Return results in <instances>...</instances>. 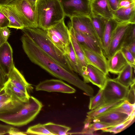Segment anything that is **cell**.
<instances>
[{"label": "cell", "mask_w": 135, "mask_h": 135, "mask_svg": "<svg viewBox=\"0 0 135 135\" xmlns=\"http://www.w3.org/2000/svg\"><path fill=\"white\" fill-rule=\"evenodd\" d=\"M21 40L23 49L30 60L52 76L72 84L89 94L92 87L81 80L74 72L60 65L45 52L28 37L23 34Z\"/></svg>", "instance_id": "6da1fadb"}, {"label": "cell", "mask_w": 135, "mask_h": 135, "mask_svg": "<svg viewBox=\"0 0 135 135\" xmlns=\"http://www.w3.org/2000/svg\"><path fill=\"white\" fill-rule=\"evenodd\" d=\"M38 47L62 67L74 72L66 55L54 44L47 32L38 28L24 27L21 30Z\"/></svg>", "instance_id": "7a4b0ae2"}, {"label": "cell", "mask_w": 135, "mask_h": 135, "mask_svg": "<svg viewBox=\"0 0 135 135\" xmlns=\"http://www.w3.org/2000/svg\"><path fill=\"white\" fill-rule=\"evenodd\" d=\"M36 9L38 28L45 31L65 17L59 0H38Z\"/></svg>", "instance_id": "3957f363"}, {"label": "cell", "mask_w": 135, "mask_h": 135, "mask_svg": "<svg viewBox=\"0 0 135 135\" xmlns=\"http://www.w3.org/2000/svg\"><path fill=\"white\" fill-rule=\"evenodd\" d=\"M42 107L40 101L35 98L30 96L28 101L16 112L0 114V121L14 126H24L34 119Z\"/></svg>", "instance_id": "277c9868"}, {"label": "cell", "mask_w": 135, "mask_h": 135, "mask_svg": "<svg viewBox=\"0 0 135 135\" xmlns=\"http://www.w3.org/2000/svg\"><path fill=\"white\" fill-rule=\"evenodd\" d=\"M7 6L17 16L24 27H38L35 7H32L26 0H15Z\"/></svg>", "instance_id": "5b68a950"}, {"label": "cell", "mask_w": 135, "mask_h": 135, "mask_svg": "<svg viewBox=\"0 0 135 135\" xmlns=\"http://www.w3.org/2000/svg\"><path fill=\"white\" fill-rule=\"evenodd\" d=\"M65 17L89 16L91 13L90 1L88 0H59Z\"/></svg>", "instance_id": "8992f818"}, {"label": "cell", "mask_w": 135, "mask_h": 135, "mask_svg": "<svg viewBox=\"0 0 135 135\" xmlns=\"http://www.w3.org/2000/svg\"><path fill=\"white\" fill-rule=\"evenodd\" d=\"M103 89L105 103H107L126 100L129 89V87L123 86L114 79L107 77Z\"/></svg>", "instance_id": "52a82bcc"}, {"label": "cell", "mask_w": 135, "mask_h": 135, "mask_svg": "<svg viewBox=\"0 0 135 135\" xmlns=\"http://www.w3.org/2000/svg\"><path fill=\"white\" fill-rule=\"evenodd\" d=\"M132 23H119L114 30L108 49L106 58L111 57L122 47L126 35Z\"/></svg>", "instance_id": "ba28073f"}, {"label": "cell", "mask_w": 135, "mask_h": 135, "mask_svg": "<svg viewBox=\"0 0 135 135\" xmlns=\"http://www.w3.org/2000/svg\"><path fill=\"white\" fill-rule=\"evenodd\" d=\"M70 19L68 25L74 31L94 37L100 42L89 16H75L70 18Z\"/></svg>", "instance_id": "9c48e42d"}, {"label": "cell", "mask_w": 135, "mask_h": 135, "mask_svg": "<svg viewBox=\"0 0 135 135\" xmlns=\"http://www.w3.org/2000/svg\"><path fill=\"white\" fill-rule=\"evenodd\" d=\"M37 91H44L48 92H59L72 94L75 93L74 88L61 80L51 79L40 82L35 87Z\"/></svg>", "instance_id": "30bf717a"}, {"label": "cell", "mask_w": 135, "mask_h": 135, "mask_svg": "<svg viewBox=\"0 0 135 135\" xmlns=\"http://www.w3.org/2000/svg\"><path fill=\"white\" fill-rule=\"evenodd\" d=\"M14 65L12 49L7 41L0 47V67L7 76Z\"/></svg>", "instance_id": "8fae6325"}, {"label": "cell", "mask_w": 135, "mask_h": 135, "mask_svg": "<svg viewBox=\"0 0 135 135\" xmlns=\"http://www.w3.org/2000/svg\"><path fill=\"white\" fill-rule=\"evenodd\" d=\"M74 31L76 39L80 45L105 56L101 44L98 40L92 37L75 31Z\"/></svg>", "instance_id": "7c38bea8"}, {"label": "cell", "mask_w": 135, "mask_h": 135, "mask_svg": "<svg viewBox=\"0 0 135 135\" xmlns=\"http://www.w3.org/2000/svg\"><path fill=\"white\" fill-rule=\"evenodd\" d=\"M125 113L113 111H107L95 117L93 122L98 121L112 127L124 121L129 117Z\"/></svg>", "instance_id": "4fadbf2b"}, {"label": "cell", "mask_w": 135, "mask_h": 135, "mask_svg": "<svg viewBox=\"0 0 135 135\" xmlns=\"http://www.w3.org/2000/svg\"><path fill=\"white\" fill-rule=\"evenodd\" d=\"M91 13L106 20L114 18L113 11L107 0H92L90 1Z\"/></svg>", "instance_id": "5bb4252c"}, {"label": "cell", "mask_w": 135, "mask_h": 135, "mask_svg": "<svg viewBox=\"0 0 135 135\" xmlns=\"http://www.w3.org/2000/svg\"><path fill=\"white\" fill-rule=\"evenodd\" d=\"M80 46L89 64L98 68L107 75H108L109 72L105 57L101 56L83 46Z\"/></svg>", "instance_id": "9a60e30c"}, {"label": "cell", "mask_w": 135, "mask_h": 135, "mask_svg": "<svg viewBox=\"0 0 135 135\" xmlns=\"http://www.w3.org/2000/svg\"><path fill=\"white\" fill-rule=\"evenodd\" d=\"M8 79L15 86L25 93L29 94L33 87L14 65L7 76Z\"/></svg>", "instance_id": "2e32d148"}, {"label": "cell", "mask_w": 135, "mask_h": 135, "mask_svg": "<svg viewBox=\"0 0 135 135\" xmlns=\"http://www.w3.org/2000/svg\"><path fill=\"white\" fill-rule=\"evenodd\" d=\"M86 70L89 82H91L100 89H103L105 84L107 75L99 69L90 64L87 66Z\"/></svg>", "instance_id": "e0dca14e"}, {"label": "cell", "mask_w": 135, "mask_h": 135, "mask_svg": "<svg viewBox=\"0 0 135 135\" xmlns=\"http://www.w3.org/2000/svg\"><path fill=\"white\" fill-rule=\"evenodd\" d=\"M107 63L108 72L118 74L128 63L120 50L107 60Z\"/></svg>", "instance_id": "ac0fdd59"}, {"label": "cell", "mask_w": 135, "mask_h": 135, "mask_svg": "<svg viewBox=\"0 0 135 135\" xmlns=\"http://www.w3.org/2000/svg\"><path fill=\"white\" fill-rule=\"evenodd\" d=\"M118 23L114 18L106 21L101 41L102 47L105 57L114 31Z\"/></svg>", "instance_id": "d6986e66"}, {"label": "cell", "mask_w": 135, "mask_h": 135, "mask_svg": "<svg viewBox=\"0 0 135 135\" xmlns=\"http://www.w3.org/2000/svg\"><path fill=\"white\" fill-rule=\"evenodd\" d=\"M113 16L118 23H135V4L128 8L117 9L114 11Z\"/></svg>", "instance_id": "ffe728a7"}, {"label": "cell", "mask_w": 135, "mask_h": 135, "mask_svg": "<svg viewBox=\"0 0 135 135\" xmlns=\"http://www.w3.org/2000/svg\"><path fill=\"white\" fill-rule=\"evenodd\" d=\"M47 31L55 35L67 47L70 42L69 29L64 20L49 28Z\"/></svg>", "instance_id": "44dd1931"}, {"label": "cell", "mask_w": 135, "mask_h": 135, "mask_svg": "<svg viewBox=\"0 0 135 135\" xmlns=\"http://www.w3.org/2000/svg\"><path fill=\"white\" fill-rule=\"evenodd\" d=\"M135 68L128 63L114 79L123 86L129 87L135 82Z\"/></svg>", "instance_id": "7402d4cb"}, {"label": "cell", "mask_w": 135, "mask_h": 135, "mask_svg": "<svg viewBox=\"0 0 135 135\" xmlns=\"http://www.w3.org/2000/svg\"><path fill=\"white\" fill-rule=\"evenodd\" d=\"M124 100H122L112 103H104L87 113L86 118L84 123V127H87L92 122L95 117L106 112L110 108L117 106Z\"/></svg>", "instance_id": "603a6c76"}, {"label": "cell", "mask_w": 135, "mask_h": 135, "mask_svg": "<svg viewBox=\"0 0 135 135\" xmlns=\"http://www.w3.org/2000/svg\"><path fill=\"white\" fill-rule=\"evenodd\" d=\"M70 41L73 46L78 63L83 71L85 70L88 65L89 64L85 56L84 52L76 39L74 31L69 25Z\"/></svg>", "instance_id": "cb8c5ba5"}, {"label": "cell", "mask_w": 135, "mask_h": 135, "mask_svg": "<svg viewBox=\"0 0 135 135\" xmlns=\"http://www.w3.org/2000/svg\"><path fill=\"white\" fill-rule=\"evenodd\" d=\"M65 55L73 71L82 76L84 71L78 63L71 41L67 47Z\"/></svg>", "instance_id": "d4e9b609"}, {"label": "cell", "mask_w": 135, "mask_h": 135, "mask_svg": "<svg viewBox=\"0 0 135 135\" xmlns=\"http://www.w3.org/2000/svg\"><path fill=\"white\" fill-rule=\"evenodd\" d=\"M0 11L9 21L8 27L22 30L24 26L16 15L6 5L0 6Z\"/></svg>", "instance_id": "484cf974"}, {"label": "cell", "mask_w": 135, "mask_h": 135, "mask_svg": "<svg viewBox=\"0 0 135 135\" xmlns=\"http://www.w3.org/2000/svg\"><path fill=\"white\" fill-rule=\"evenodd\" d=\"M101 45V41L107 20L99 16L91 13L89 16Z\"/></svg>", "instance_id": "4316f807"}, {"label": "cell", "mask_w": 135, "mask_h": 135, "mask_svg": "<svg viewBox=\"0 0 135 135\" xmlns=\"http://www.w3.org/2000/svg\"><path fill=\"white\" fill-rule=\"evenodd\" d=\"M4 86L13 96L22 102H27L30 97L29 94L25 93L16 87L8 79Z\"/></svg>", "instance_id": "83f0119b"}, {"label": "cell", "mask_w": 135, "mask_h": 135, "mask_svg": "<svg viewBox=\"0 0 135 135\" xmlns=\"http://www.w3.org/2000/svg\"><path fill=\"white\" fill-rule=\"evenodd\" d=\"M135 104H132L125 100L119 105L110 108L107 111L116 112L123 113L130 116L135 113Z\"/></svg>", "instance_id": "f1b7e54d"}, {"label": "cell", "mask_w": 135, "mask_h": 135, "mask_svg": "<svg viewBox=\"0 0 135 135\" xmlns=\"http://www.w3.org/2000/svg\"><path fill=\"white\" fill-rule=\"evenodd\" d=\"M46 129L53 135H67L71 130L70 127L65 126L49 122L44 124Z\"/></svg>", "instance_id": "f546056e"}, {"label": "cell", "mask_w": 135, "mask_h": 135, "mask_svg": "<svg viewBox=\"0 0 135 135\" xmlns=\"http://www.w3.org/2000/svg\"><path fill=\"white\" fill-rule=\"evenodd\" d=\"M93 123H90L86 127H84L82 134H91L95 131L99 130H103L112 127L108 124L98 121L93 122Z\"/></svg>", "instance_id": "4dcf8cb0"}, {"label": "cell", "mask_w": 135, "mask_h": 135, "mask_svg": "<svg viewBox=\"0 0 135 135\" xmlns=\"http://www.w3.org/2000/svg\"><path fill=\"white\" fill-rule=\"evenodd\" d=\"M135 118V113L130 115L129 118L123 122L114 126L102 130L105 132H110L116 133L123 131L134 120Z\"/></svg>", "instance_id": "1f68e13d"}, {"label": "cell", "mask_w": 135, "mask_h": 135, "mask_svg": "<svg viewBox=\"0 0 135 135\" xmlns=\"http://www.w3.org/2000/svg\"><path fill=\"white\" fill-rule=\"evenodd\" d=\"M26 133L27 134L53 135L46 129L44 124L40 123L29 127Z\"/></svg>", "instance_id": "d6a6232c"}, {"label": "cell", "mask_w": 135, "mask_h": 135, "mask_svg": "<svg viewBox=\"0 0 135 135\" xmlns=\"http://www.w3.org/2000/svg\"><path fill=\"white\" fill-rule=\"evenodd\" d=\"M90 97L89 106L90 110H93L105 103L102 89H100L95 96Z\"/></svg>", "instance_id": "836d02e7"}, {"label": "cell", "mask_w": 135, "mask_h": 135, "mask_svg": "<svg viewBox=\"0 0 135 135\" xmlns=\"http://www.w3.org/2000/svg\"><path fill=\"white\" fill-rule=\"evenodd\" d=\"M135 41V23H132L125 36L122 47H126Z\"/></svg>", "instance_id": "e575fe53"}, {"label": "cell", "mask_w": 135, "mask_h": 135, "mask_svg": "<svg viewBox=\"0 0 135 135\" xmlns=\"http://www.w3.org/2000/svg\"><path fill=\"white\" fill-rule=\"evenodd\" d=\"M47 32V35L52 42L60 51L65 55L68 46L67 47L55 35L49 32Z\"/></svg>", "instance_id": "d590c367"}, {"label": "cell", "mask_w": 135, "mask_h": 135, "mask_svg": "<svg viewBox=\"0 0 135 135\" xmlns=\"http://www.w3.org/2000/svg\"><path fill=\"white\" fill-rule=\"evenodd\" d=\"M15 99H16L4 86L0 90V102H6Z\"/></svg>", "instance_id": "8d00e7d4"}, {"label": "cell", "mask_w": 135, "mask_h": 135, "mask_svg": "<svg viewBox=\"0 0 135 135\" xmlns=\"http://www.w3.org/2000/svg\"><path fill=\"white\" fill-rule=\"evenodd\" d=\"M120 50L128 63L135 68V57L132 53L126 47H122Z\"/></svg>", "instance_id": "74e56055"}, {"label": "cell", "mask_w": 135, "mask_h": 135, "mask_svg": "<svg viewBox=\"0 0 135 135\" xmlns=\"http://www.w3.org/2000/svg\"><path fill=\"white\" fill-rule=\"evenodd\" d=\"M130 86L126 100L132 104H135V83Z\"/></svg>", "instance_id": "f35d334b"}, {"label": "cell", "mask_w": 135, "mask_h": 135, "mask_svg": "<svg viewBox=\"0 0 135 135\" xmlns=\"http://www.w3.org/2000/svg\"><path fill=\"white\" fill-rule=\"evenodd\" d=\"M135 4V0H118V9L127 8Z\"/></svg>", "instance_id": "ab89813d"}, {"label": "cell", "mask_w": 135, "mask_h": 135, "mask_svg": "<svg viewBox=\"0 0 135 135\" xmlns=\"http://www.w3.org/2000/svg\"><path fill=\"white\" fill-rule=\"evenodd\" d=\"M9 21L5 15L0 11V28L8 27Z\"/></svg>", "instance_id": "60d3db41"}, {"label": "cell", "mask_w": 135, "mask_h": 135, "mask_svg": "<svg viewBox=\"0 0 135 135\" xmlns=\"http://www.w3.org/2000/svg\"><path fill=\"white\" fill-rule=\"evenodd\" d=\"M8 79L7 76L4 73L0 67V87L3 88Z\"/></svg>", "instance_id": "b9f144b4"}, {"label": "cell", "mask_w": 135, "mask_h": 135, "mask_svg": "<svg viewBox=\"0 0 135 135\" xmlns=\"http://www.w3.org/2000/svg\"><path fill=\"white\" fill-rule=\"evenodd\" d=\"M0 30L2 37L6 41H7L10 35V30L7 27L1 28Z\"/></svg>", "instance_id": "7bdbcfd3"}, {"label": "cell", "mask_w": 135, "mask_h": 135, "mask_svg": "<svg viewBox=\"0 0 135 135\" xmlns=\"http://www.w3.org/2000/svg\"><path fill=\"white\" fill-rule=\"evenodd\" d=\"M112 9L114 11L118 9V0H107Z\"/></svg>", "instance_id": "ee69618b"}, {"label": "cell", "mask_w": 135, "mask_h": 135, "mask_svg": "<svg viewBox=\"0 0 135 135\" xmlns=\"http://www.w3.org/2000/svg\"><path fill=\"white\" fill-rule=\"evenodd\" d=\"M26 132H21L17 128L14 127L8 133V135H26Z\"/></svg>", "instance_id": "f6af8a7d"}, {"label": "cell", "mask_w": 135, "mask_h": 135, "mask_svg": "<svg viewBox=\"0 0 135 135\" xmlns=\"http://www.w3.org/2000/svg\"><path fill=\"white\" fill-rule=\"evenodd\" d=\"M135 57V41L126 47Z\"/></svg>", "instance_id": "bcb514c9"}, {"label": "cell", "mask_w": 135, "mask_h": 135, "mask_svg": "<svg viewBox=\"0 0 135 135\" xmlns=\"http://www.w3.org/2000/svg\"><path fill=\"white\" fill-rule=\"evenodd\" d=\"M15 0H0V6L6 5Z\"/></svg>", "instance_id": "7dc6e473"}, {"label": "cell", "mask_w": 135, "mask_h": 135, "mask_svg": "<svg viewBox=\"0 0 135 135\" xmlns=\"http://www.w3.org/2000/svg\"><path fill=\"white\" fill-rule=\"evenodd\" d=\"M28 3L32 7H36L38 0H26Z\"/></svg>", "instance_id": "c3c4849f"}, {"label": "cell", "mask_w": 135, "mask_h": 135, "mask_svg": "<svg viewBox=\"0 0 135 135\" xmlns=\"http://www.w3.org/2000/svg\"><path fill=\"white\" fill-rule=\"evenodd\" d=\"M6 41L2 35L0 28V47Z\"/></svg>", "instance_id": "681fc988"}, {"label": "cell", "mask_w": 135, "mask_h": 135, "mask_svg": "<svg viewBox=\"0 0 135 135\" xmlns=\"http://www.w3.org/2000/svg\"><path fill=\"white\" fill-rule=\"evenodd\" d=\"M2 88V87H0V90H1Z\"/></svg>", "instance_id": "f907efd6"}, {"label": "cell", "mask_w": 135, "mask_h": 135, "mask_svg": "<svg viewBox=\"0 0 135 135\" xmlns=\"http://www.w3.org/2000/svg\"><path fill=\"white\" fill-rule=\"evenodd\" d=\"M90 1H91L92 0H88Z\"/></svg>", "instance_id": "816d5d0a"}]
</instances>
